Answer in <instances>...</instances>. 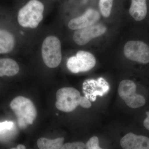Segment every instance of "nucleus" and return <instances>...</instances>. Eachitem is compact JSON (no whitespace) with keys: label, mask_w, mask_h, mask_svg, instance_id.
<instances>
[{"label":"nucleus","mask_w":149,"mask_h":149,"mask_svg":"<svg viewBox=\"0 0 149 149\" xmlns=\"http://www.w3.org/2000/svg\"><path fill=\"white\" fill-rule=\"evenodd\" d=\"M113 0H100L99 8L102 15L105 17H109L111 13Z\"/></svg>","instance_id":"15"},{"label":"nucleus","mask_w":149,"mask_h":149,"mask_svg":"<svg viewBox=\"0 0 149 149\" xmlns=\"http://www.w3.org/2000/svg\"><path fill=\"white\" fill-rule=\"evenodd\" d=\"M64 140L63 138H59L55 139L41 138L37 141V146L40 149H62Z\"/></svg>","instance_id":"14"},{"label":"nucleus","mask_w":149,"mask_h":149,"mask_svg":"<svg viewBox=\"0 0 149 149\" xmlns=\"http://www.w3.org/2000/svg\"><path fill=\"white\" fill-rule=\"evenodd\" d=\"M147 117L144 120L143 125L147 130H149V111L146 112Z\"/></svg>","instance_id":"19"},{"label":"nucleus","mask_w":149,"mask_h":149,"mask_svg":"<svg viewBox=\"0 0 149 149\" xmlns=\"http://www.w3.org/2000/svg\"><path fill=\"white\" fill-rule=\"evenodd\" d=\"M96 59L91 53L84 51L77 52L76 56L68 59L67 67L74 73L85 72L91 70L95 65Z\"/></svg>","instance_id":"6"},{"label":"nucleus","mask_w":149,"mask_h":149,"mask_svg":"<svg viewBox=\"0 0 149 149\" xmlns=\"http://www.w3.org/2000/svg\"><path fill=\"white\" fill-rule=\"evenodd\" d=\"M124 53L127 58L139 63H149V47L141 41H129L124 46Z\"/></svg>","instance_id":"7"},{"label":"nucleus","mask_w":149,"mask_h":149,"mask_svg":"<svg viewBox=\"0 0 149 149\" xmlns=\"http://www.w3.org/2000/svg\"><path fill=\"white\" fill-rule=\"evenodd\" d=\"M86 148L88 149H101L99 146L98 138L97 136L92 137L87 142Z\"/></svg>","instance_id":"16"},{"label":"nucleus","mask_w":149,"mask_h":149,"mask_svg":"<svg viewBox=\"0 0 149 149\" xmlns=\"http://www.w3.org/2000/svg\"><path fill=\"white\" fill-rule=\"evenodd\" d=\"M43 61L50 68H55L62 60L61 43L58 38L54 36L46 37L42 47Z\"/></svg>","instance_id":"4"},{"label":"nucleus","mask_w":149,"mask_h":149,"mask_svg":"<svg viewBox=\"0 0 149 149\" xmlns=\"http://www.w3.org/2000/svg\"><path fill=\"white\" fill-rule=\"evenodd\" d=\"M121 147L125 149H149V138L130 133L120 141Z\"/></svg>","instance_id":"10"},{"label":"nucleus","mask_w":149,"mask_h":149,"mask_svg":"<svg viewBox=\"0 0 149 149\" xmlns=\"http://www.w3.org/2000/svg\"><path fill=\"white\" fill-rule=\"evenodd\" d=\"M62 149H86V145L82 142H74L67 143L63 146Z\"/></svg>","instance_id":"17"},{"label":"nucleus","mask_w":149,"mask_h":149,"mask_svg":"<svg viewBox=\"0 0 149 149\" xmlns=\"http://www.w3.org/2000/svg\"><path fill=\"white\" fill-rule=\"evenodd\" d=\"M16 149H26V147L24 145L22 144H19L17 146Z\"/></svg>","instance_id":"20"},{"label":"nucleus","mask_w":149,"mask_h":149,"mask_svg":"<svg viewBox=\"0 0 149 149\" xmlns=\"http://www.w3.org/2000/svg\"><path fill=\"white\" fill-rule=\"evenodd\" d=\"M129 13L136 21L143 20L147 13L146 0H131Z\"/></svg>","instance_id":"11"},{"label":"nucleus","mask_w":149,"mask_h":149,"mask_svg":"<svg viewBox=\"0 0 149 149\" xmlns=\"http://www.w3.org/2000/svg\"><path fill=\"white\" fill-rule=\"evenodd\" d=\"M15 45L13 35L8 31L0 29V54L10 53Z\"/></svg>","instance_id":"13"},{"label":"nucleus","mask_w":149,"mask_h":149,"mask_svg":"<svg viewBox=\"0 0 149 149\" xmlns=\"http://www.w3.org/2000/svg\"><path fill=\"white\" fill-rule=\"evenodd\" d=\"M19 68L18 64L12 59H0V77H11L18 73Z\"/></svg>","instance_id":"12"},{"label":"nucleus","mask_w":149,"mask_h":149,"mask_svg":"<svg viewBox=\"0 0 149 149\" xmlns=\"http://www.w3.org/2000/svg\"><path fill=\"white\" fill-rule=\"evenodd\" d=\"M44 6L38 0H31L19 11L17 20L22 27L37 28L43 18Z\"/></svg>","instance_id":"3"},{"label":"nucleus","mask_w":149,"mask_h":149,"mask_svg":"<svg viewBox=\"0 0 149 149\" xmlns=\"http://www.w3.org/2000/svg\"><path fill=\"white\" fill-rule=\"evenodd\" d=\"M106 31L107 28L104 25H92L77 29L73 34V39L77 45H84L92 39L103 35Z\"/></svg>","instance_id":"8"},{"label":"nucleus","mask_w":149,"mask_h":149,"mask_svg":"<svg viewBox=\"0 0 149 149\" xmlns=\"http://www.w3.org/2000/svg\"><path fill=\"white\" fill-rule=\"evenodd\" d=\"M56 106L59 110L70 112L78 105L84 108H89L92 104L86 97L80 95L79 91L73 88H61L56 94Z\"/></svg>","instance_id":"1"},{"label":"nucleus","mask_w":149,"mask_h":149,"mask_svg":"<svg viewBox=\"0 0 149 149\" xmlns=\"http://www.w3.org/2000/svg\"><path fill=\"white\" fill-rule=\"evenodd\" d=\"M11 109L16 115L19 128L24 129L32 125L37 117V112L34 104L29 99L18 96L12 101Z\"/></svg>","instance_id":"2"},{"label":"nucleus","mask_w":149,"mask_h":149,"mask_svg":"<svg viewBox=\"0 0 149 149\" xmlns=\"http://www.w3.org/2000/svg\"><path fill=\"white\" fill-rule=\"evenodd\" d=\"M14 123L12 121H5L0 122V135L6 133L9 130L12 129Z\"/></svg>","instance_id":"18"},{"label":"nucleus","mask_w":149,"mask_h":149,"mask_svg":"<svg viewBox=\"0 0 149 149\" xmlns=\"http://www.w3.org/2000/svg\"><path fill=\"white\" fill-rule=\"evenodd\" d=\"M136 88L135 83L128 80H122L118 86V95L131 108H138L146 104V99L143 96L136 93Z\"/></svg>","instance_id":"5"},{"label":"nucleus","mask_w":149,"mask_h":149,"mask_svg":"<svg viewBox=\"0 0 149 149\" xmlns=\"http://www.w3.org/2000/svg\"><path fill=\"white\" fill-rule=\"evenodd\" d=\"M100 18V13L97 11L88 9L83 15L71 19L68 23V27L72 30L82 29L93 25Z\"/></svg>","instance_id":"9"}]
</instances>
